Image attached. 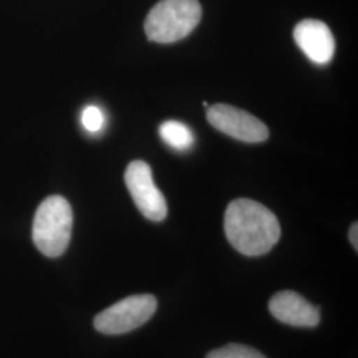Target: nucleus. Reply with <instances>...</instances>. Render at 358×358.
<instances>
[{
	"label": "nucleus",
	"mask_w": 358,
	"mask_h": 358,
	"mask_svg": "<svg viewBox=\"0 0 358 358\" xmlns=\"http://www.w3.org/2000/svg\"><path fill=\"white\" fill-rule=\"evenodd\" d=\"M224 232L238 252L260 256L279 242L282 229L276 215L266 206L241 198L232 201L226 210Z\"/></svg>",
	"instance_id": "obj_1"
},
{
	"label": "nucleus",
	"mask_w": 358,
	"mask_h": 358,
	"mask_svg": "<svg viewBox=\"0 0 358 358\" xmlns=\"http://www.w3.org/2000/svg\"><path fill=\"white\" fill-rule=\"evenodd\" d=\"M358 226L357 223H353L352 226H350V230H349V241H350V243L352 245L355 247V250L357 251L358 250Z\"/></svg>",
	"instance_id": "obj_12"
},
{
	"label": "nucleus",
	"mask_w": 358,
	"mask_h": 358,
	"mask_svg": "<svg viewBox=\"0 0 358 358\" xmlns=\"http://www.w3.org/2000/svg\"><path fill=\"white\" fill-rule=\"evenodd\" d=\"M207 120L219 131L239 141L256 143L266 141L269 137V130L264 122L248 112L226 103L210 106Z\"/></svg>",
	"instance_id": "obj_6"
},
{
	"label": "nucleus",
	"mask_w": 358,
	"mask_h": 358,
	"mask_svg": "<svg viewBox=\"0 0 358 358\" xmlns=\"http://www.w3.org/2000/svg\"><path fill=\"white\" fill-rule=\"evenodd\" d=\"M206 358H266V356L251 346L229 344L210 352Z\"/></svg>",
	"instance_id": "obj_10"
},
{
	"label": "nucleus",
	"mask_w": 358,
	"mask_h": 358,
	"mask_svg": "<svg viewBox=\"0 0 358 358\" xmlns=\"http://www.w3.org/2000/svg\"><path fill=\"white\" fill-rule=\"evenodd\" d=\"M202 17L198 0H161L145 20V32L155 43H176L189 36Z\"/></svg>",
	"instance_id": "obj_3"
},
{
	"label": "nucleus",
	"mask_w": 358,
	"mask_h": 358,
	"mask_svg": "<svg viewBox=\"0 0 358 358\" xmlns=\"http://www.w3.org/2000/svg\"><path fill=\"white\" fill-rule=\"evenodd\" d=\"M103 115L101 109L99 106L90 105L84 109L81 115V122L83 127L87 129L90 133H97L100 131L103 127Z\"/></svg>",
	"instance_id": "obj_11"
},
{
	"label": "nucleus",
	"mask_w": 358,
	"mask_h": 358,
	"mask_svg": "<svg viewBox=\"0 0 358 358\" xmlns=\"http://www.w3.org/2000/svg\"><path fill=\"white\" fill-rule=\"evenodd\" d=\"M125 183L143 217L153 222H162L167 217L166 199L155 186L153 171L146 162H130L125 171Z\"/></svg>",
	"instance_id": "obj_5"
},
{
	"label": "nucleus",
	"mask_w": 358,
	"mask_h": 358,
	"mask_svg": "<svg viewBox=\"0 0 358 358\" xmlns=\"http://www.w3.org/2000/svg\"><path fill=\"white\" fill-rule=\"evenodd\" d=\"M159 136L167 145L178 152H185L194 145L192 129L179 121H166L159 127Z\"/></svg>",
	"instance_id": "obj_9"
},
{
	"label": "nucleus",
	"mask_w": 358,
	"mask_h": 358,
	"mask_svg": "<svg viewBox=\"0 0 358 358\" xmlns=\"http://www.w3.org/2000/svg\"><path fill=\"white\" fill-rule=\"evenodd\" d=\"M153 294H133L106 308L94 317V328L103 334H124L140 328L157 312Z\"/></svg>",
	"instance_id": "obj_4"
},
{
	"label": "nucleus",
	"mask_w": 358,
	"mask_h": 358,
	"mask_svg": "<svg viewBox=\"0 0 358 358\" xmlns=\"http://www.w3.org/2000/svg\"><path fill=\"white\" fill-rule=\"evenodd\" d=\"M72 227L73 213L69 202L60 195H51L36 210L32 227L34 243L43 255H63L71 242Z\"/></svg>",
	"instance_id": "obj_2"
},
{
	"label": "nucleus",
	"mask_w": 358,
	"mask_h": 358,
	"mask_svg": "<svg viewBox=\"0 0 358 358\" xmlns=\"http://www.w3.org/2000/svg\"><path fill=\"white\" fill-rule=\"evenodd\" d=\"M294 38L297 47L315 64H328L333 59L336 43L332 31L324 22L307 19L294 27Z\"/></svg>",
	"instance_id": "obj_8"
},
{
	"label": "nucleus",
	"mask_w": 358,
	"mask_h": 358,
	"mask_svg": "<svg viewBox=\"0 0 358 358\" xmlns=\"http://www.w3.org/2000/svg\"><path fill=\"white\" fill-rule=\"evenodd\" d=\"M268 309L276 320L296 328H315L320 324V309L294 291L273 294Z\"/></svg>",
	"instance_id": "obj_7"
}]
</instances>
